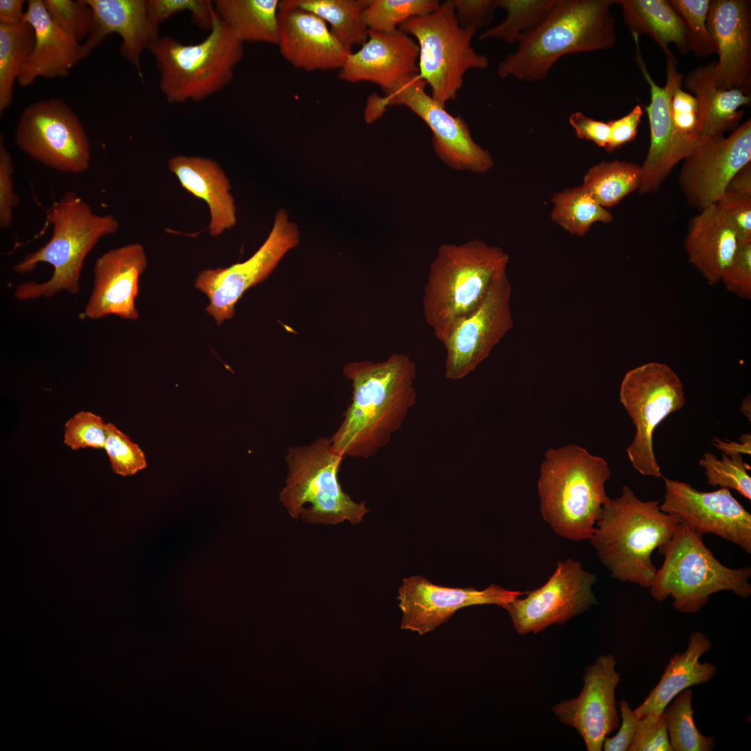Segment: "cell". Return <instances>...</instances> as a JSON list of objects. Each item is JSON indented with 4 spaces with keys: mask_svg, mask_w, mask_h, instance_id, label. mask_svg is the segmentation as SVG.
<instances>
[{
    "mask_svg": "<svg viewBox=\"0 0 751 751\" xmlns=\"http://www.w3.org/2000/svg\"><path fill=\"white\" fill-rule=\"evenodd\" d=\"M641 176V166L638 164L619 160L601 161L588 170L581 186L601 206L609 208L638 190Z\"/></svg>",
    "mask_w": 751,
    "mask_h": 751,
    "instance_id": "cell-35",
    "label": "cell"
},
{
    "mask_svg": "<svg viewBox=\"0 0 751 751\" xmlns=\"http://www.w3.org/2000/svg\"><path fill=\"white\" fill-rule=\"evenodd\" d=\"M25 3L23 0H1L0 24H16L21 22L23 20V8Z\"/></svg>",
    "mask_w": 751,
    "mask_h": 751,
    "instance_id": "cell-58",
    "label": "cell"
},
{
    "mask_svg": "<svg viewBox=\"0 0 751 751\" xmlns=\"http://www.w3.org/2000/svg\"><path fill=\"white\" fill-rule=\"evenodd\" d=\"M106 423L103 419L89 411H79L64 425L63 442L72 450L104 449Z\"/></svg>",
    "mask_w": 751,
    "mask_h": 751,
    "instance_id": "cell-46",
    "label": "cell"
},
{
    "mask_svg": "<svg viewBox=\"0 0 751 751\" xmlns=\"http://www.w3.org/2000/svg\"><path fill=\"white\" fill-rule=\"evenodd\" d=\"M511 284L506 272L490 284L478 307L462 319L443 344L445 376L463 379L473 372L512 328Z\"/></svg>",
    "mask_w": 751,
    "mask_h": 751,
    "instance_id": "cell-16",
    "label": "cell"
},
{
    "mask_svg": "<svg viewBox=\"0 0 751 751\" xmlns=\"http://www.w3.org/2000/svg\"><path fill=\"white\" fill-rule=\"evenodd\" d=\"M740 245L737 235L721 217L715 204L693 218L684 239L688 261L709 285L721 280Z\"/></svg>",
    "mask_w": 751,
    "mask_h": 751,
    "instance_id": "cell-29",
    "label": "cell"
},
{
    "mask_svg": "<svg viewBox=\"0 0 751 751\" xmlns=\"http://www.w3.org/2000/svg\"><path fill=\"white\" fill-rule=\"evenodd\" d=\"M150 17L157 24L173 15L189 11L193 22L200 29H211L216 14L213 2L208 0H147Z\"/></svg>",
    "mask_w": 751,
    "mask_h": 751,
    "instance_id": "cell-47",
    "label": "cell"
},
{
    "mask_svg": "<svg viewBox=\"0 0 751 751\" xmlns=\"http://www.w3.org/2000/svg\"><path fill=\"white\" fill-rule=\"evenodd\" d=\"M509 256L478 239L444 243L437 249L422 298L423 314L442 344L481 304L493 280L506 272Z\"/></svg>",
    "mask_w": 751,
    "mask_h": 751,
    "instance_id": "cell-4",
    "label": "cell"
},
{
    "mask_svg": "<svg viewBox=\"0 0 751 751\" xmlns=\"http://www.w3.org/2000/svg\"><path fill=\"white\" fill-rule=\"evenodd\" d=\"M682 83H677L671 97L672 130L666 165L668 175L701 139L698 102L695 96L683 90Z\"/></svg>",
    "mask_w": 751,
    "mask_h": 751,
    "instance_id": "cell-37",
    "label": "cell"
},
{
    "mask_svg": "<svg viewBox=\"0 0 751 751\" xmlns=\"http://www.w3.org/2000/svg\"><path fill=\"white\" fill-rule=\"evenodd\" d=\"M557 0H496L498 8L506 12L500 24L481 33L479 40L501 39L512 43L519 36L536 28L546 17Z\"/></svg>",
    "mask_w": 751,
    "mask_h": 751,
    "instance_id": "cell-40",
    "label": "cell"
},
{
    "mask_svg": "<svg viewBox=\"0 0 751 751\" xmlns=\"http://www.w3.org/2000/svg\"><path fill=\"white\" fill-rule=\"evenodd\" d=\"M740 442L729 440H722L715 437L712 439L713 446L720 450L722 454L731 456L737 454L750 455L751 453V435L750 433L742 434L739 437Z\"/></svg>",
    "mask_w": 751,
    "mask_h": 751,
    "instance_id": "cell-57",
    "label": "cell"
},
{
    "mask_svg": "<svg viewBox=\"0 0 751 751\" xmlns=\"http://www.w3.org/2000/svg\"><path fill=\"white\" fill-rule=\"evenodd\" d=\"M619 395L636 428L626 449L633 467L644 476L663 477L654 452L653 435L663 419L684 405L681 380L668 364L649 362L625 373Z\"/></svg>",
    "mask_w": 751,
    "mask_h": 751,
    "instance_id": "cell-12",
    "label": "cell"
},
{
    "mask_svg": "<svg viewBox=\"0 0 751 751\" xmlns=\"http://www.w3.org/2000/svg\"><path fill=\"white\" fill-rule=\"evenodd\" d=\"M711 643L702 632H693L683 652L675 653L664 672L645 700L634 711L639 719L647 715H661L665 707L681 692L693 686L709 681L716 675V666L700 662Z\"/></svg>",
    "mask_w": 751,
    "mask_h": 751,
    "instance_id": "cell-30",
    "label": "cell"
},
{
    "mask_svg": "<svg viewBox=\"0 0 751 751\" xmlns=\"http://www.w3.org/2000/svg\"><path fill=\"white\" fill-rule=\"evenodd\" d=\"M679 524L658 501H642L624 485L604 504L589 540L613 578L649 588L657 570L652 554H663Z\"/></svg>",
    "mask_w": 751,
    "mask_h": 751,
    "instance_id": "cell-3",
    "label": "cell"
},
{
    "mask_svg": "<svg viewBox=\"0 0 751 751\" xmlns=\"http://www.w3.org/2000/svg\"><path fill=\"white\" fill-rule=\"evenodd\" d=\"M51 19L80 43L86 40L94 20L86 0H42Z\"/></svg>",
    "mask_w": 751,
    "mask_h": 751,
    "instance_id": "cell-45",
    "label": "cell"
},
{
    "mask_svg": "<svg viewBox=\"0 0 751 751\" xmlns=\"http://www.w3.org/2000/svg\"><path fill=\"white\" fill-rule=\"evenodd\" d=\"M622 723L617 734L606 737L602 748L605 751H627L632 741L638 722V718L626 700L620 702Z\"/></svg>",
    "mask_w": 751,
    "mask_h": 751,
    "instance_id": "cell-55",
    "label": "cell"
},
{
    "mask_svg": "<svg viewBox=\"0 0 751 751\" xmlns=\"http://www.w3.org/2000/svg\"><path fill=\"white\" fill-rule=\"evenodd\" d=\"M113 471L122 476H131L146 468L143 451L113 423H106V440L104 449Z\"/></svg>",
    "mask_w": 751,
    "mask_h": 751,
    "instance_id": "cell-44",
    "label": "cell"
},
{
    "mask_svg": "<svg viewBox=\"0 0 751 751\" xmlns=\"http://www.w3.org/2000/svg\"><path fill=\"white\" fill-rule=\"evenodd\" d=\"M22 19L35 32L33 51L18 76L21 87L39 78L66 76L81 60L82 44L57 25L49 17L42 0H29Z\"/></svg>",
    "mask_w": 751,
    "mask_h": 751,
    "instance_id": "cell-27",
    "label": "cell"
},
{
    "mask_svg": "<svg viewBox=\"0 0 751 751\" xmlns=\"http://www.w3.org/2000/svg\"><path fill=\"white\" fill-rule=\"evenodd\" d=\"M715 205L721 217L734 231L740 243H751V196L725 193Z\"/></svg>",
    "mask_w": 751,
    "mask_h": 751,
    "instance_id": "cell-48",
    "label": "cell"
},
{
    "mask_svg": "<svg viewBox=\"0 0 751 751\" xmlns=\"http://www.w3.org/2000/svg\"><path fill=\"white\" fill-rule=\"evenodd\" d=\"M47 220L53 226L49 241L37 251L26 255L13 267L16 273L32 271L40 262L54 267L46 282L19 284L13 293L19 300L49 298L66 291L76 294L84 260L104 236L117 232L118 220L111 214L95 213L76 193L68 191L47 211Z\"/></svg>",
    "mask_w": 751,
    "mask_h": 751,
    "instance_id": "cell-6",
    "label": "cell"
},
{
    "mask_svg": "<svg viewBox=\"0 0 751 751\" xmlns=\"http://www.w3.org/2000/svg\"><path fill=\"white\" fill-rule=\"evenodd\" d=\"M525 594L497 584L482 590L449 588L434 584L421 575L412 576L403 579L396 597L403 613L401 628L423 636L446 622L462 608L484 604L502 607Z\"/></svg>",
    "mask_w": 751,
    "mask_h": 751,
    "instance_id": "cell-19",
    "label": "cell"
},
{
    "mask_svg": "<svg viewBox=\"0 0 751 751\" xmlns=\"http://www.w3.org/2000/svg\"><path fill=\"white\" fill-rule=\"evenodd\" d=\"M1 136L0 143V227L5 229L13 222V209L19 204V197L14 192L12 175L14 172L12 158Z\"/></svg>",
    "mask_w": 751,
    "mask_h": 751,
    "instance_id": "cell-51",
    "label": "cell"
},
{
    "mask_svg": "<svg viewBox=\"0 0 751 751\" xmlns=\"http://www.w3.org/2000/svg\"><path fill=\"white\" fill-rule=\"evenodd\" d=\"M751 196V163L739 170L728 182L725 193Z\"/></svg>",
    "mask_w": 751,
    "mask_h": 751,
    "instance_id": "cell-56",
    "label": "cell"
},
{
    "mask_svg": "<svg viewBox=\"0 0 751 751\" xmlns=\"http://www.w3.org/2000/svg\"><path fill=\"white\" fill-rule=\"evenodd\" d=\"M684 21L690 38L691 50L699 57L717 54V48L706 26L710 0H669Z\"/></svg>",
    "mask_w": 751,
    "mask_h": 751,
    "instance_id": "cell-43",
    "label": "cell"
},
{
    "mask_svg": "<svg viewBox=\"0 0 751 751\" xmlns=\"http://www.w3.org/2000/svg\"><path fill=\"white\" fill-rule=\"evenodd\" d=\"M460 26L476 30L492 21L498 8L496 0H452Z\"/></svg>",
    "mask_w": 751,
    "mask_h": 751,
    "instance_id": "cell-52",
    "label": "cell"
},
{
    "mask_svg": "<svg viewBox=\"0 0 751 751\" xmlns=\"http://www.w3.org/2000/svg\"><path fill=\"white\" fill-rule=\"evenodd\" d=\"M628 750L672 751L663 713L661 715H647L638 719Z\"/></svg>",
    "mask_w": 751,
    "mask_h": 751,
    "instance_id": "cell-49",
    "label": "cell"
},
{
    "mask_svg": "<svg viewBox=\"0 0 751 751\" xmlns=\"http://www.w3.org/2000/svg\"><path fill=\"white\" fill-rule=\"evenodd\" d=\"M551 213L553 221L567 232L585 235L596 222L611 223L612 213L601 206L582 186L567 188L556 193Z\"/></svg>",
    "mask_w": 751,
    "mask_h": 751,
    "instance_id": "cell-38",
    "label": "cell"
},
{
    "mask_svg": "<svg viewBox=\"0 0 751 751\" xmlns=\"http://www.w3.org/2000/svg\"><path fill=\"white\" fill-rule=\"evenodd\" d=\"M437 0H369L362 19L369 30L391 33L407 19L434 11Z\"/></svg>",
    "mask_w": 751,
    "mask_h": 751,
    "instance_id": "cell-41",
    "label": "cell"
},
{
    "mask_svg": "<svg viewBox=\"0 0 751 751\" xmlns=\"http://www.w3.org/2000/svg\"><path fill=\"white\" fill-rule=\"evenodd\" d=\"M15 139L21 150L54 170L79 173L89 167L88 136L77 115L60 99L38 101L25 108Z\"/></svg>",
    "mask_w": 751,
    "mask_h": 751,
    "instance_id": "cell-13",
    "label": "cell"
},
{
    "mask_svg": "<svg viewBox=\"0 0 751 751\" xmlns=\"http://www.w3.org/2000/svg\"><path fill=\"white\" fill-rule=\"evenodd\" d=\"M699 464L704 468L710 485L734 490L745 498L751 499V478L741 454L731 456L722 454L720 460L706 451Z\"/></svg>",
    "mask_w": 751,
    "mask_h": 751,
    "instance_id": "cell-42",
    "label": "cell"
},
{
    "mask_svg": "<svg viewBox=\"0 0 751 751\" xmlns=\"http://www.w3.org/2000/svg\"><path fill=\"white\" fill-rule=\"evenodd\" d=\"M168 167L186 191L207 204L210 235L218 236L236 225V207L232 186L216 161L179 154L168 160Z\"/></svg>",
    "mask_w": 751,
    "mask_h": 751,
    "instance_id": "cell-28",
    "label": "cell"
},
{
    "mask_svg": "<svg viewBox=\"0 0 751 751\" xmlns=\"http://www.w3.org/2000/svg\"><path fill=\"white\" fill-rule=\"evenodd\" d=\"M344 456L330 437L289 448L287 474L280 501L289 515L310 524L360 523L369 512L365 502L353 501L341 487L339 474Z\"/></svg>",
    "mask_w": 751,
    "mask_h": 751,
    "instance_id": "cell-8",
    "label": "cell"
},
{
    "mask_svg": "<svg viewBox=\"0 0 751 751\" xmlns=\"http://www.w3.org/2000/svg\"><path fill=\"white\" fill-rule=\"evenodd\" d=\"M427 83L418 74L407 76L385 92L384 97L369 98L365 120L378 119L385 108L405 106L422 119L430 129L433 150L448 167L458 171L484 173L494 166L490 152L473 139L465 120L453 116L426 92Z\"/></svg>",
    "mask_w": 751,
    "mask_h": 751,
    "instance_id": "cell-11",
    "label": "cell"
},
{
    "mask_svg": "<svg viewBox=\"0 0 751 751\" xmlns=\"http://www.w3.org/2000/svg\"><path fill=\"white\" fill-rule=\"evenodd\" d=\"M624 22L632 37L648 35L665 57L674 55L670 44L681 54L691 51L686 25L669 0H617Z\"/></svg>",
    "mask_w": 751,
    "mask_h": 751,
    "instance_id": "cell-32",
    "label": "cell"
},
{
    "mask_svg": "<svg viewBox=\"0 0 751 751\" xmlns=\"http://www.w3.org/2000/svg\"><path fill=\"white\" fill-rule=\"evenodd\" d=\"M692 689L678 694L663 711L672 751H711L715 746L712 736L697 729L692 708Z\"/></svg>",
    "mask_w": 751,
    "mask_h": 751,
    "instance_id": "cell-39",
    "label": "cell"
},
{
    "mask_svg": "<svg viewBox=\"0 0 751 751\" xmlns=\"http://www.w3.org/2000/svg\"><path fill=\"white\" fill-rule=\"evenodd\" d=\"M596 576L580 563L567 558L560 561L548 581L540 588L526 592L502 606L510 615L519 635L537 633L551 624L562 625L597 604L592 591Z\"/></svg>",
    "mask_w": 751,
    "mask_h": 751,
    "instance_id": "cell-15",
    "label": "cell"
},
{
    "mask_svg": "<svg viewBox=\"0 0 751 751\" xmlns=\"http://www.w3.org/2000/svg\"><path fill=\"white\" fill-rule=\"evenodd\" d=\"M278 27L280 54L297 68L340 70L352 52L323 19L307 10L280 6Z\"/></svg>",
    "mask_w": 751,
    "mask_h": 751,
    "instance_id": "cell-23",
    "label": "cell"
},
{
    "mask_svg": "<svg viewBox=\"0 0 751 751\" xmlns=\"http://www.w3.org/2000/svg\"><path fill=\"white\" fill-rule=\"evenodd\" d=\"M94 20L82 44L81 60L88 56L111 33L120 36L122 56L142 76L140 58L160 36L159 24L150 17L147 0H86Z\"/></svg>",
    "mask_w": 751,
    "mask_h": 751,
    "instance_id": "cell-25",
    "label": "cell"
},
{
    "mask_svg": "<svg viewBox=\"0 0 751 751\" xmlns=\"http://www.w3.org/2000/svg\"><path fill=\"white\" fill-rule=\"evenodd\" d=\"M680 188L688 202L699 211L716 204L732 177L751 162V120L727 137L702 138L683 159Z\"/></svg>",
    "mask_w": 751,
    "mask_h": 751,
    "instance_id": "cell-17",
    "label": "cell"
},
{
    "mask_svg": "<svg viewBox=\"0 0 751 751\" xmlns=\"http://www.w3.org/2000/svg\"><path fill=\"white\" fill-rule=\"evenodd\" d=\"M748 0H710L706 18L718 60V88L738 89L750 95L751 3Z\"/></svg>",
    "mask_w": 751,
    "mask_h": 751,
    "instance_id": "cell-21",
    "label": "cell"
},
{
    "mask_svg": "<svg viewBox=\"0 0 751 751\" xmlns=\"http://www.w3.org/2000/svg\"><path fill=\"white\" fill-rule=\"evenodd\" d=\"M721 281L729 292L743 299H751V243H741Z\"/></svg>",
    "mask_w": 751,
    "mask_h": 751,
    "instance_id": "cell-50",
    "label": "cell"
},
{
    "mask_svg": "<svg viewBox=\"0 0 751 751\" xmlns=\"http://www.w3.org/2000/svg\"><path fill=\"white\" fill-rule=\"evenodd\" d=\"M616 665L613 654L599 656L586 667L579 695L551 708L560 722L578 732L588 751H601L605 738L619 727L615 689L620 675Z\"/></svg>",
    "mask_w": 751,
    "mask_h": 751,
    "instance_id": "cell-20",
    "label": "cell"
},
{
    "mask_svg": "<svg viewBox=\"0 0 751 751\" xmlns=\"http://www.w3.org/2000/svg\"><path fill=\"white\" fill-rule=\"evenodd\" d=\"M419 47L409 35L399 29L383 33L369 30L361 48L351 52L339 70L345 81H369L384 92L403 78L419 73Z\"/></svg>",
    "mask_w": 751,
    "mask_h": 751,
    "instance_id": "cell-24",
    "label": "cell"
},
{
    "mask_svg": "<svg viewBox=\"0 0 751 751\" xmlns=\"http://www.w3.org/2000/svg\"><path fill=\"white\" fill-rule=\"evenodd\" d=\"M750 396H747L743 401L741 406V411L745 414V416L750 421L751 417V404H750Z\"/></svg>",
    "mask_w": 751,
    "mask_h": 751,
    "instance_id": "cell-59",
    "label": "cell"
},
{
    "mask_svg": "<svg viewBox=\"0 0 751 751\" xmlns=\"http://www.w3.org/2000/svg\"><path fill=\"white\" fill-rule=\"evenodd\" d=\"M219 17L241 42L277 45L278 0H216Z\"/></svg>",
    "mask_w": 751,
    "mask_h": 751,
    "instance_id": "cell-33",
    "label": "cell"
},
{
    "mask_svg": "<svg viewBox=\"0 0 751 751\" xmlns=\"http://www.w3.org/2000/svg\"><path fill=\"white\" fill-rule=\"evenodd\" d=\"M209 31L194 45L164 35L149 46L160 73V89L169 103L201 101L232 81L243 58V43L217 13Z\"/></svg>",
    "mask_w": 751,
    "mask_h": 751,
    "instance_id": "cell-7",
    "label": "cell"
},
{
    "mask_svg": "<svg viewBox=\"0 0 751 751\" xmlns=\"http://www.w3.org/2000/svg\"><path fill=\"white\" fill-rule=\"evenodd\" d=\"M611 470L604 458L570 444L545 453L538 481L540 512L559 535L589 539L604 504Z\"/></svg>",
    "mask_w": 751,
    "mask_h": 751,
    "instance_id": "cell-5",
    "label": "cell"
},
{
    "mask_svg": "<svg viewBox=\"0 0 751 751\" xmlns=\"http://www.w3.org/2000/svg\"><path fill=\"white\" fill-rule=\"evenodd\" d=\"M369 0H283L280 6L295 7L317 15L330 26L334 37L351 49L363 45L369 29L362 19V12Z\"/></svg>",
    "mask_w": 751,
    "mask_h": 751,
    "instance_id": "cell-34",
    "label": "cell"
},
{
    "mask_svg": "<svg viewBox=\"0 0 751 751\" xmlns=\"http://www.w3.org/2000/svg\"><path fill=\"white\" fill-rule=\"evenodd\" d=\"M34 43V29L27 22L0 24L1 115L12 103L15 82L31 55Z\"/></svg>",
    "mask_w": 751,
    "mask_h": 751,
    "instance_id": "cell-36",
    "label": "cell"
},
{
    "mask_svg": "<svg viewBox=\"0 0 751 751\" xmlns=\"http://www.w3.org/2000/svg\"><path fill=\"white\" fill-rule=\"evenodd\" d=\"M398 29L416 38L419 75L430 86L431 97L443 106L457 97L468 70L489 65L487 58L471 46L476 29L460 26L452 0L440 3L428 14L407 19Z\"/></svg>",
    "mask_w": 751,
    "mask_h": 751,
    "instance_id": "cell-10",
    "label": "cell"
},
{
    "mask_svg": "<svg viewBox=\"0 0 751 751\" xmlns=\"http://www.w3.org/2000/svg\"><path fill=\"white\" fill-rule=\"evenodd\" d=\"M643 115L641 106L636 104L625 115L607 122L610 128V136L605 150L608 152H611L634 140Z\"/></svg>",
    "mask_w": 751,
    "mask_h": 751,
    "instance_id": "cell-53",
    "label": "cell"
},
{
    "mask_svg": "<svg viewBox=\"0 0 751 751\" xmlns=\"http://www.w3.org/2000/svg\"><path fill=\"white\" fill-rule=\"evenodd\" d=\"M665 496L660 509L702 536L713 533L751 553V515L729 489L705 492L690 484L664 478Z\"/></svg>",
    "mask_w": 751,
    "mask_h": 751,
    "instance_id": "cell-18",
    "label": "cell"
},
{
    "mask_svg": "<svg viewBox=\"0 0 751 751\" xmlns=\"http://www.w3.org/2000/svg\"><path fill=\"white\" fill-rule=\"evenodd\" d=\"M569 122L579 138L592 141L604 149L606 147L610 136L607 122L597 120L578 111L570 115Z\"/></svg>",
    "mask_w": 751,
    "mask_h": 751,
    "instance_id": "cell-54",
    "label": "cell"
},
{
    "mask_svg": "<svg viewBox=\"0 0 751 751\" xmlns=\"http://www.w3.org/2000/svg\"><path fill=\"white\" fill-rule=\"evenodd\" d=\"M300 235L297 224L285 209H280L268 236L249 259L198 273L194 286L208 298L206 312L218 325L234 316L235 305L243 294L273 272L286 253L298 245Z\"/></svg>",
    "mask_w": 751,
    "mask_h": 751,
    "instance_id": "cell-14",
    "label": "cell"
},
{
    "mask_svg": "<svg viewBox=\"0 0 751 751\" xmlns=\"http://www.w3.org/2000/svg\"><path fill=\"white\" fill-rule=\"evenodd\" d=\"M663 555L649 587L658 601L671 597L678 611H700L713 593L731 590L742 598L751 595V568H729L720 563L704 544L702 536L679 524Z\"/></svg>",
    "mask_w": 751,
    "mask_h": 751,
    "instance_id": "cell-9",
    "label": "cell"
},
{
    "mask_svg": "<svg viewBox=\"0 0 751 751\" xmlns=\"http://www.w3.org/2000/svg\"><path fill=\"white\" fill-rule=\"evenodd\" d=\"M636 46V60L649 86L650 103L645 106L649 124L650 143L646 158L641 166L640 193L658 190L668 173L666 165L672 130L671 97L677 83L683 81V74L677 71L674 55L666 57V82L659 86L649 74L640 49L639 38L633 37Z\"/></svg>",
    "mask_w": 751,
    "mask_h": 751,
    "instance_id": "cell-26",
    "label": "cell"
},
{
    "mask_svg": "<svg viewBox=\"0 0 751 751\" xmlns=\"http://www.w3.org/2000/svg\"><path fill=\"white\" fill-rule=\"evenodd\" d=\"M342 372L351 382L352 398L330 439L344 458H369L389 443L416 404V365L409 355L393 353L380 362H349Z\"/></svg>",
    "mask_w": 751,
    "mask_h": 751,
    "instance_id": "cell-1",
    "label": "cell"
},
{
    "mask_svg": "<svg viewBox=\"0 0 751 751\" xmlns=\"http://www.w3.org/2000/svg\"><path fill=\"white\" fill-rule=\"evenodd\" d=\"M615 0H557L543 21L522 34L517 49L498 68L501 78L544 79L562 56L613 47L617 40L611 7Z\"/></svg>",
    "mask_w": 751,
    "mask_h": 751,
    "instance_id": "cell-2",
    "label": "cell"
},
{
    "mask_svg": "<svg viewBox=\"0 0 751 751\" xmlns=\"http://www.w3.org/2000/svg\"><path fill=\"white\" fill-rule=\"evenodd\" d=\"M715 65L716 62H711L698 66L683 80L698 102L701 139L724 136L725 132L735 130L744 113L740 108L750 106L751 103L750 95L741 90L717 87Z\"/></svg>",
    "mask_w": 751,
    "mask_h": 751,
    "instance_id": "cell-31",
    "label": "cell"
},
{
    "mask_svg": "<svg viewBox=\"0 0 751 751\" xmlns=\"http://www.w3.org/2000/svg\"><path fill=\"white\" fill-rule=\"evenodd\" d=\"M147 265L143 246L138 243L111 249L97 260L94 266L93 289L82 317L99 319L116 315L136 320L135 306L138 282Z\"/></svg>",
    "mask_w": 751,
    "mask_h": 751,
    "instance_id": "cell-22",
    "label": "cell"
}]
</instances>
